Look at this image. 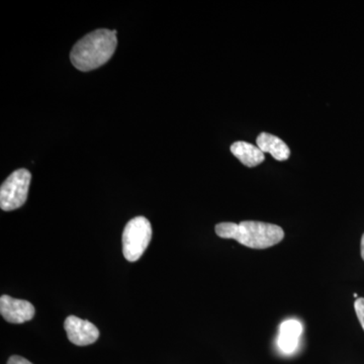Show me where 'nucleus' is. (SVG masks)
<instances>
[{"instance_id":"nucleus-1","label":"nucleus","mask_w":364,"mask_h":364,"mask_svg":"<svg viewBox=\"0 0 364 364\" xmlns=\"http://www.w3.org/2000/svg\"><path fill=\"white\" fill-rule=\"evenodd\" d=\"M117 45V31H95L74 46L70 54L72 64L80 71L95 70L112 58Z\"/></svg>"},{"instance_id":"nucleus-2","label":"nucleus","mask_w":364,"mask_h":364,"mask_svg":"<svg viewBox=\"0 0 364 364\" xmlns=\"http://www.w3.org/2000/svg\"><path fill=\"white\" fill-rule=\"evenodd\" d=\"M215 233L221 238L233 239L251 249L269 248L284 238L282 228L257 221L220 223L215 226Z\"/></svg>"},{"instance_id":"nucleus-3","label":"nucleus","mask_w":364,"mask_h":364,"mask_svg":"<svg viewBox=\"0 0 364 364\" xmlns=\"http://www.w3.org/2000/svg\"><path fill=\"white\" fill-rule=\"evenodd\" d=\"M152 238V227L146 218L132 219L124 227L123 233V253L130 262L140 259L149 246Z\"/></svg>"},{"instance_id":"nucleus-4","label":"nucleus","mask_w":364,"mask_h":364,"mask_svg":"<svg viewBox=\"0 0 364 364\" xmlns=\"http://www.w3.org/2000/svg\"><path fill=\"white\" fill-rule=\"evenodd\" d=\"M30 171L18 169L13 172L0 188V207L6 212L23 207L28 198L30 188Z\"/></svg>"},{"instance_id":"nucleus-5","label":"nucleus","mask_w":364,"mask_h":364,"mask_svg":"<svg viewBox=\"0 0 364 364\" xmlns=\"http://www.w3.org/2000/svg\"><path fill=\"white\" fill-rule=\"evenodd\" d=\"M64 329L69 341L77 346H87L95 343L100 337L97 326L76 316H69L66 318Z\"/></svg>"},{"instance_id":"nucleus-6","label":"nucleus","mask_w":364,"mask_h":364,"mask_svg":"<svg viewBox=\"0 0 364 364\" xmlns=\"http://www.w3.org/2000/svg\"><path fill=\"white\" fill-rule=\"evenodd\" d=\"M0 313L7 322L21 324L32 320L35 317L36 310L30 301L4 294L0 298Z\"/></svg>"},{"instance_id":"nucleus-7","label":"nucleus","mask_w":364,"mask_h":364,"mask_svg":"<svg viewBox=\"0 0 364 364\" xmlns=\"http://www.w3.org/2000/svg\"><path fill=\"white\" fill-rule=\"evenodd\" d=\"M301 333H303V326L298 320L291 318L282 323L279 327V339H277L280 350L286 354H291L296 351Z\"/></svg>"},{"instance_id":"nucleus-8","label":"nucleus","mask_w":364,"mask_h":364,"mask_svg":"<svg viewBox=\"0 0 364 364\" xmlns=\"http://www.w3.org/2000/svg\"><path fill=\"white\" fill-rule=\"evenodd\" d=\"M256 144L263 153H269L277 161H284L289 159L291 155L289 146L279 136H273L272 134L261 133L256 140Z\"/></svg>"},{"instance_id":"nucleus-9","label":"nucleus","mask_w":364,"mask_h":364,"mask_svg":"<svg viewBox=\"0 0 364 364\" xmlns=\"http://www.w3.org/2000/svg\"><path fill=\"white\" fill-rule=\"evenodd\" d=\"M231 152L245 166L255 167L264 161V153L252 144L238 141L231 146Z\"/></svg>"},{"instance_id":"nucleus-10","label":"nucleus","mask_w":364,"mask_h":364,"mask_svg":"<svg viewBox=\"0 0 364 364\" xmlns=\"http://www.w3.org/2000/svg\"><path fill=\"white\" fill-rule=\"evenodd\" d=\"M354 309H355L356 316H358L359 323L364 330V299H358L354 303Z\"/></svg>"},{"instance_id":"nucleus-11","label":"nucleus","mask_w":364,"mask_h":364,"mask_svg":"<svg viewBox=\"0 0 364 364\" xmlns=\"http://www.w3.org/2000/svg\"><path fill=\"white\" fill-rule=\"evenodd\" d=\"M7 364H33L28 359L21 358V356L14 355L7 361Z\"/></svg>"},{"instance_id":"nucleus-12","label":"nucleus","mask_w":364,"mask_h":364,"mask_svg":"<svg viewBox=\"0 0 364 364\" xmlns=\"http://www.w3.org/2000/svg\"><path fill=\"white\" fill-rule=\"evenodd\" d=\"M361 257L364 260V234L363 238H361Z\"/></svg>"}]
</instances>
